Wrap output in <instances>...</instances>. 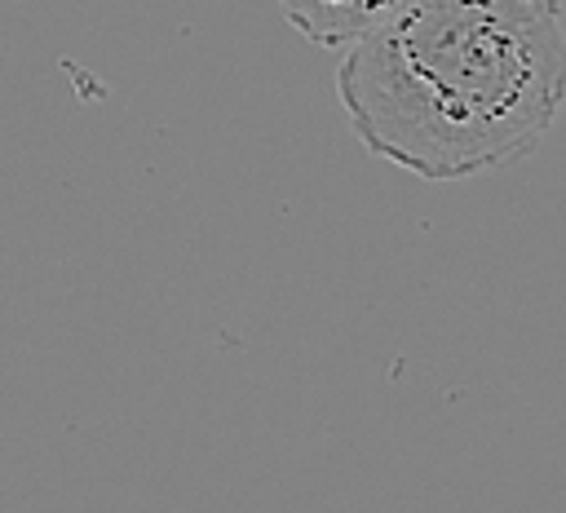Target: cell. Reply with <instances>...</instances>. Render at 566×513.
Here are the masks:
<instances>
[{
  "instance_id": "obj_1",
  "label": "cell",
  "mask_w": 566,
  "mask_h": 513,
  "mask_svg": "<svg viewBox=\"0 0 566 513\" xmlns=\"http://www.w3.org/2000/svg\"><path fill=\"white\" fill-rule=\"evenodd\" d=\"M354 137L420 181L531 155L566 102L557 0H402L340 49Z\"/></svg>"
},
{
  "instance_id": "obj_2",
  "label": "cell",
  "mask_w": 566,
  "mask_h": 513,
  "mask_svg": "<svg viewBox=\"0 0 566 513\" xmlns=\"http://www.w3.org/2000/svg\"><path fill=\"white\" fill-rule=\"evenodd\" d=\"M402 0H274L279 18L318 49H345Z\"/></svg>"
}]
</instances>
